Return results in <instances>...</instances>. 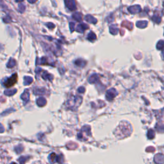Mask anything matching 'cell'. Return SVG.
<instances>
[{"label":"cell","instance_id":"3957f363","mask_svg":"<svg viewBox=\"0 0 164 164\" xmlns=\"http://www.w3.org/2000/svg\"><path fill=\"white\" fill-rule=\"evenodd\" d=\"M141 10V7L139 5L133 6V7H131L129 8V11L131 13V14H137Z\"/></svg>","mask_w":164,"mask_h":164},{"label":"cell","instance_id":"52a82bcc","mask_svg":"<svg viewBox=\"0 0 164 164\" xmlns=\"http://www.w3.org/2000/svg\"><path fill=\"white\" fill-rule=\"evenodd\" d=\"M73 18L75 19L78 21H80L82 19V15L80 13H76L73 15Z\"/></svg>","mask_w":164,"mask_h":164},{"label":"cell","instance_id":"8992f818","mask_svg":"<svg viewBox=\"0 0 164 164\" xmlns=\"http://www.w3.org/2000/svg\"><path fill=\"white\" fill-rule=\"evenodd\" d=\"M137 25L139 28H144L148 25V22L147 21H139L137 22Z\"/></svg>","mask_w":164,"mask_h":164},{"label":"cell","instance_id":"7a4b0ae2","mask_svg":"<svg viewBox=\"0 0 164 164\" xmlns=\"http://www.w3.org/2000/svg\"><path fill=\"white\" fill-rule=\"evenodd\" d=\"M16 81H17V75H14V76H12L10 78L8 79L7 80V82H6V83H5V85L6 87H9L12 86V85H14V84L16 82Z\"/></svg>","mask_w":164,"mask_h":164},{"label":"cell","instance_id":"9c48e42d","mask_svg":"<svg viewBox=\"0 0 164 164\" xmlns=\"http://www.w3.org/2000/svg\"><path fill=\"white\" fill-rule=\"evenodd\" d=\"M74 27H75V24L73 23V22H72V23H70V28H71V29L72 30H74Z\"/></svg>","mask_w":164,"mask_h":164},{"label":"cell","instance_id":"277c9868","mask_svg":"<svg viewBox=\"0 0 164 164\" xmlns=\"http://www.w3.org/2000/svg\"><path fill=\"white\" fill-rule=\"evenodd\" d=\"M85 19L87 20V21L90 22V23L95 24L97 22L96 19L94 18L93 17L91 16V15H88L85 17Z\"/></svg>","mask_w":164,"mask_h":164},{"label":"cell","instance_id":"5b68a950","mask_svg":"<svg viewBox=\"0 0 164 164\" xmlns=\"http://www.w3.org/2000/svg\"><path fill=\"white\" fill-rule=\"evenodd\" d=\"M87 28H89V26L86 25L85 24H80V25H78V31L79 32H82V31H84V30H85Z\"/></svg>","mask_w":164,"mask_h":164},{"label":"cell","instance_id":"30bf717a","mask_svg":"<svg viewBox=\"0 0 164 164\" xmlns=\"http://www.w3.org/2000/svg\"><path fill=\"white\" fill-rule=\"evenodd\" d=\"M36 1H37V0H28V1H29L30 3H35Z\"/></svg>","mask_w":164,"mask_h":164},{"label":"cell","instance_id":"6da1fadb","mask_svg":"<svg viewBox=\"0 0 164 164\" xmlns=\"http://www.w3.org/2000/svg\"><path fill=\"white\" fill-rule=\"evenodd\" d=\"M65 3L66 7L71 10H74L76 9V5L74 0H65Z\"/></svg>","mask_w":164,"mask_h":164},{"label":"cell","instance_id":"ba28073f","mask_svg":"<svg viewBox=\"0 0 164 164\" xmlns=\"http://www.w3.org/2000/svg\"><path fill=\"white\" fill-rule=\"evenodd\" d=\"M88 39L89 40H94V39H96V35H95L94 33H92V32H90V33L89 34V35H88Z\"/></svg>","mask_w":164,"mask_h":164}]
</instances>
